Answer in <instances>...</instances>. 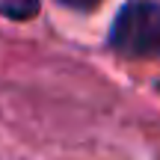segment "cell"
<instances>
[{
  "instance_id": "1",
  "label": "cell",
  "mask_w": 160,
  "mask_h": 160,
  "mask_svg": "<svg viewBox=\"0 0 160 160\" xmlns=\"http://www.w3.org/2000/svg\"><path fill=\"white\" fill-rule=\"evenodd\" d=\"M107 45L122 59H160V0H128L110 24Z\"/></svg>"
},
{
  "instance_id": "2",
  "label": "cell",
  "mask_w": 160,
  "mask_h": 160,
  "mask_svg": "<svg viewBox=\"0 0 160 160\" xmlns=\"http://www.w3.org/2000/svg\"><path fill=\"white\" fill-rule=\"evenodd\" d=\"M42 12L39 0H0V18H9V21H33Z\"/></svg>"
},
{
  "instance_id": "3",
  "label": "cell",
  "mask_w": 160,
  "mask_h": 160,
  "mask_svg": "<svg viewBox=\"0 0 160 160\" xmlns=\"http://www.w3.org/2000/svg\"><path fill=\"white\" fill-rule=\"evenodd\" d=\"M57 3L65 6V9H71V12H92V9H98L104 0H57Z\"/></svg>"
}]
</instances>
